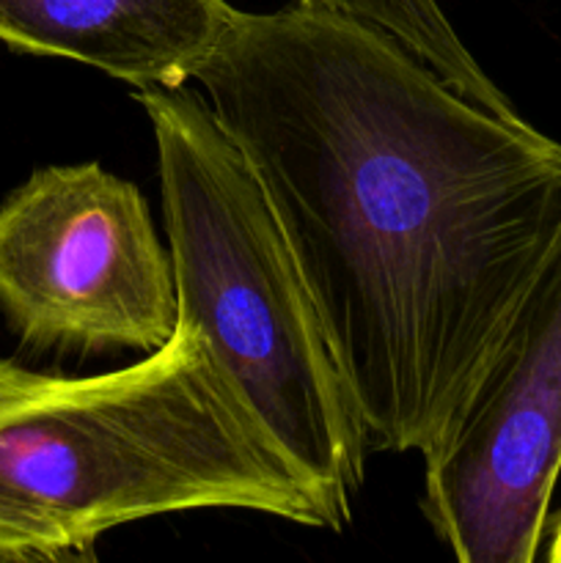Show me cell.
<instances>
[{"instance_id":"6da1fadb","label":"cell","mask_w":561,"mask_h":563,"mask_svg":"<svg viewBox=\"0 0 561 563\" xmlns=\"http://www.w3.org/2000/svg\"><path fill=\"white\" fill-rule=\"evenodd\" d=\"M196 82L262 181L372 451L427 454L561 225V143L328 9L237 11Z\"/></svg>"},{"instance_id":"7a4b0ae2","label":"cell","mask_w":561,"mask_h":563,"mask_svg":"<svg viewBox=\"0 0 561 563\" xmlns=\"http://www.w3.org/2000/svg\"><path fill=\"white\" fill-rule=\"evenodd\" d=\"M196 509L341 531L352 511L264 429L201 330L97 377L0 357V561H91L102 533Z\"/></svg>"},{"instance_id":"3957f363","label":"cell","mask_w":561,"mask_h":563,"mask_svg":"<svg viewBox=\"0 0 561 563\" xmlns=\"http://www.w3.org/2000/svg\"><path fill=\"white\" fill-rule=\"evenodd\" d=\"M135 99L157 143L179 319L289 460L350 511L372 443L262 181L187 82Z\"/></svg>"},{"instance_id":"277c9868","label":"cell","mask_w":561,"mask_h":563,"mask_svg":"<svg viewBox=\"0 0 561 563\" xmlns=\"http://www.w3.org/2000/svg\"><path fill=\"white\" fill-rule=\"evenodd\" d=\"M0 311L33 346L163 350L179 297L141 190L97 163L33 170L0 203Z\"/></svg>"},{"instance_id":"5b68a950","label":"cell","mask_w":561,"mask_h":563,"mask_svg":"<svg viewBox=\"0 0 561 563\" xmlns=\"http://www.w3.org/2000/svg\"><path fill=\"white\" fill-rule=\"evenodd\" d=\"M561 471V225L443 438L424 515L462 563H531Z\"/></svg>"},{"instance_id":"8992f818","label":"cell","mask_w":561,"mask_h":563,"mask_svg":"<svg viewBox=\"0 0 561 563\" xmlns=\"http://www.w3.org/2000/svg\"><path fill=\"white\" fill-rule=\"evenodd\" d=\"M237 9L226 0H0V44L94 66L135 91L196 80Z\"/></svg>"},{"instance_id":"52a82bcc","label":"cell","mask_w":561,"mask_h":563,"mask_svg":"<svg viewBox=\"0 0 561 563\" xmlns=\"http://www.w3.org/2000/svg\"><path fill=\"white\" fill-rule=\"evenodd\" d=\"M297 3L336 11L363 25L377 27L385 36L399 42L407 53L421 58L429 69L438 71L468 99L504 119H522L520 110L490 80L487 71L457 36L438 0H297Z\"/></svg>"},{"instance_id":"ba28073f","label":"cell","mask_w":561,"mask_h":563,"mask_svg":"<svg viewBox=\"0 0 561 563\" xmlns=\"http://www.w3.org/2000/svg\"><path fill=\"white\" fill-rule=\"evenodd\" d=\"M548 561L550 563H561V515H559V522H556L553 542H550V550H548Z\"/></svg>"}]
</instances>
